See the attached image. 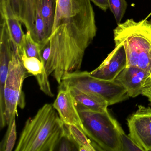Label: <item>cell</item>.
Segmentation results:
<instances>
[{
	"mask_svg": "<svg viewBox=\"0 0 151 151\" xmlns=\"http://www.w3.org/2000/svg\"><path fill=\"white\" fill-rule=\"evenodd\" d=\"M67 131L52 104L46 103L25 122L15 151H56Z\"/></svg>",
	"mask_w": 151,
	"mask_h": 151,
	"instance_id": "1",
	"label": "cell"
},
{
	"mask_svg": "<svg viewBox=\"0 0 151 151\" xmlns=\"http://www.w3.org/2000/svg\"><path fill=\"white\" fill-rule=\"evenodd\" d=\"M62 25H66L70 37L86 51L97 31L91 0H56L52 32Z\"/></svg>",
	"mask_w": 151,
	"mask_h": 151,
	"instance_id": "2",
	"label": "cell"
},
{
	"mask_svg": "<svg viewBox=\"0 0 151 151\" xmlns=\"http://www.w3.org/2000/svg\"><path fill=\"white\" fill-rule=\"evenodd\" d=\"M115 45L122 44L127 56V67L146 71L151 78V20L138 22L128 19L114 30Z\"/></svg>",
	"mask_w": 151,
	"mask_h": 151,
	"instance_id": "3",
	"label": "cell"
},
{
	"mask_svg": "<svg viewBox=\"0 0 151 151\" xmlns=\"http://www.w3.org/2000/svg\"><path fill=\"white\" fill-rule=\"evenodd\" d=\"M48 38L51 51L46 71L60 84L64 75L80 70L85 51L70 37L66 25L59 26Z\"/></svg>",
	"mask_w": 151,
	"mask_h": 151,
	"instance_id": "4",
	"label": "cell"
},
{
	"mask_svg": "<svg viewBox=\"0 0 151 151\" xmlns=\"http://www.w3.org/2000/svg\"><path fill=\"white\" fill-rule=\"evenodd\" d=\"M76 106L86 135L99 151H122L120 133L123 129L109 114L108 109L97 112L89 110L77 103Z\"/></svg>",
	"mask_w": 151,
	"mask_h": 151,
	"instance_id": "5",
	"label": "cell"
},
{
	"mask_svg": "<svg viewBox=\"0 0 151 151\" xmlns=\"http://www.w3.org/2000/svg\"><path fill=\"white\" fill-rule=\"evenodd\" d=\"M60 85L95 94L105 100L109 106L122 102L129 97L126 89L115 80L98 78L87 71L79 70L66 74Z\"/></svg>",
	"mask_w": 151,
	"mask_h": 151,
	"instance_id": "6",
	"label": "cell"
},
{
	"mask_svg": "<svg viewBox=\"0 0 151 151\" xmlns=\"http://www.w3.org/2000/svg\"><path fill=\"white\" fill-rule=\"evenodd\" d=\"M28 73L14 47L4 89L5 117L7 125L14 116H18V107L22 109L25 107V96L22 86Z\"/></svg>",
	"mask_w": 151,
	"mask_h": 151,
	"instance_id": "7",
	"label": "cell"
},
{
	"mask_svg": "<svg viewBox=\"0 0 151 151\" xmlns=\"http://www.w3.org/2000/svg\"><path fill=\"white\" fill-rule=\"evenodd\" d=\"M129 135L144 151H151V108L142 105L127 119Z\"/></svg>",
	"mask_w": 151,
	"mask_h": 151,
	"instance_id": "8",
	"label": "cell"
},
{
	"mask_svg": "<svg viewBox=\"0 0 151 151\" xmlns=\"http://www.w3.org/2000/svg\"><path fill=\"white\" fill-rule=\"evenodd\" d=\"M0 38V128L7 125L5 117V102L4 89L8 75L9 63L14 50L7 27L5 22L1 20Z\"/></svg>",
	"mask_w": 151,
	"mask_h": 151,
	"instance_id": "9",
	"label": "cell"
},
{
	"mask_svg": "<svg viewBox=\"0 0 151 151\" xmlns=\"http://www.w3.org/2000/svg\"><path fill=\"white\" fill-rule=\"evenodd\" d=\"M125 48L122 44L115 45L114 49L108 55L99 67L92 71L91 75L101 79L114 80L127 67Z\"/></svg>",
	"mask_w": 151,
	"mask_h": 151,
	"instance_id": "10",
	"label": "cell"
},
{
	"mask_svg": "<svg viewBox=\"0 0 151 151\" xmlns=\"http://www.w3.org/2000/svg\"><path fill=\"white\" fill-rule=\"evenodd\" d=\"M52 105L65 124L76 125L85 133L76 101L69 88L60 87L57 97Z\"/></svg>",
	"mask_w": 151,
	"mask_h": 151,
	"instance_id": "11",
	"label": "cell"
},
{
	"mask_svg": "<svg viewBox=\"0 0 151 151\" xmlns=\"http://www.w3.org/2000/svg\"><path fill=\"white\" fill-rule=\"evenodd\" d=\"M150 75L146 71L136 67H126L115 80L126 91L129 97L135 98L141 94L147 79Z\"/></svg>",
	"mask_w": 151,
	"mask_h": 151,
	"instance_id": "12",
	"label": "cell"
},
{
	"mask_svg": "<svg viewBox=\"0 0 151 151\" xmlns=\"http://www.w3.org/2000/svg\"><path fill=\"white\" fill-rule=\"evenodd\" d=\"M0 12L1 20L6 23L13 45L17 53L21 54L24 48L23 43L25 35L22 29V22L15 17L9 7L4 2H0Z\"/></svg>",
	"mask_w": 151,
	"mask_h": 151,
	"instance_id": "13",
	"label": "cell"
},
{
	"mask_svg": "<svg viewBox=\"0 0 151 151\" xmlns=\"http://www.w3.org/2000/svg\"><path fill=\"white\" fill-rule=\"evenodd\" d=\"M69 89L77 104L92 111L102 112L108 110V104L101 97L75 88Z\"/></svg>",
	"mask_w": 151,
	"mask_h": 151,
	"instance_id": "14",
	"label": "cell"
},
{
	"mask_svg": "<svg viewBox=\"0 0 151 151\" xmlns=\"http://www.w3.org/2000/svg\"><path fill=\"white\" fill-rule=\"evenodd\" d=\"M68 132L79 151H97V147L91 140L78 127L66 124Z\"/></svg>",
	"mask_w": 151,
	"mask_h": 151,
	"instance_id": "15",
	"label": "cell"
},
{
	"mask_svg": "<svg viewBox=\"0 0 151 151\" xmlns=\"http://www.w3.org/2000/svg\"><path fill=\"white\" fill-rule=\"evenodd\" d=\"M55 3L54 0H40V12L44 22L47 37L51 36L53 27Z\"/></svg>",
	"mask_w": 151,
	"mask_h": 151,
	"instance_id": "16",
	"label": "cell"
},
{
	"mask_svg": "<svg viewBox=\"0 0 151 151\" xmlns=\"http://www.w3.org/2000/svg\"><path fill=\"white\" fill-rule=\"evenodd\" d=\"M19 55L29 74L33 75L36 77L45 71L44 63L36 57H29L26 54L24 48Z\"/></svg>",
	"mask_w": 151,
	"mask_h": 151,
	"instance_id": "17",
	"label": "cell"
},
{
	"mask_svg": "<svg viewBox=\"0 0 151 151\" xmlns=\"http://www.w3.org/2000/svg\"><path fill=\"white\" fill-rule=\"evenodd\" d=\"M16 116L11 119L7 125L6 132L0 143V151H12L14 147L17 138Z\"/></svg>",
	"mask_w": 151,
	"mask_h": 151,
	"instance_id": "18",
	"label": "cell"
},
{
	"mask_svg": "<svg viewBox=\"0 0 151 151\" xmlns=\"http://www.w3.org/2000/svg\"><path fill=\"white\" fill-rule=\"evenodd\" d=\"M23 46L29 57H36L42 61L40 45L33 39L30 32H27V33L24 35Z\"/></svg>",
	"mask_w": 151,
	"mask_h": 151,
	"instance_id": "19",
	"label": "cell"
},
{
	"mask_svg": "<svg viewBox=\"0 0 151 151\" xmlns=\"http://www.w3.org/2000/svg\"><path fill=\"white\" fill-rule=\"evenodd\" d=\"M109 9L111 11L117 24L121 21L126 12L127 3L126 0H108Z\"/></svg>",
	"mask_w": 151,
	"mask_h": 151,
	"instance_id": "20",
	"label": "cell"
},
{
	"mask_svg": "<svg viewBox=\"0 0 151 151\" xmlns=\"http://www.w3.org/2000/svg\"><path fill=\"white\" fill-rule=\"evenodd\" d=\"M35 32L36 42L38 44L44 42L47 39L45 29V24L40 12V1L36 13L35 21Z\"/></svg>",
	"mask_w": 151,
	"mask_h": 151,
	"instance_id": "21",
	"label": "cell"
},
{
	"mask_svg": "<svg viewBox=\"0 0 151 151\" xmlns=\"http://www.w3.org/2000/svg\"><path fill=\"white\" fill-rule=\"evenodd\" d=\"M120 138L122 142V151H144L143 148L129 135L125 134L123 129L120 133Z\"/></svg>",
	"mask_w": 151,
	"mask_h": 151,
	"instance_id": "22",
	"label": "cell"
},
{
	"mask_svg": "<svg viewBox=\"0 0 151 151\" xmlns=\"http://www.w3.org/2000/svg\"><path fill=\"white\" fill-rule=\"evenodd\" d=\"M57 150L59 151H78L76 146L68 132V129L67 132L60 140L56 151Z\"/></svg>",
	"mask_w": 151,
	"mask_h": 151,
	"instance_id": "23",
	"label": "cell"
},
{
	"mask_svg": "<svg viewBox=\"0 0 151 151\" xmlns=\"http://www.w3.org/2000/svg\"><path fill=\"white\" fill-rule=\"evenodd\" d=\"M95 6L103 11L106 12L109 8L108 0H91Z\"/></svg>",
	"mask_w": 151,
	"mask_h": 151,
	"instance_id": "24",
	"label": "cell"
},
{
	"mask_svg": "<svg viewBox=\"0 0 151 151\" xmlns=\"http://www.w3.org/2000/svg\"><path fill=\"white\" fill-rule=\"evenodd\" d=\"M141 95L147 97L151 105V86L145 87L142 91Z\"/></svg>",
	"mask_w": 151,
	"mask_h": 151,
	"instance_id": "25",
	"label": "cell"
},
{
	"mask_svg": "<svg viewBox=\"0 0 151 151\" xmlns=\"http://www.w3.org/2000/svg\"><path fill=\"white\" fill-rule=\"evenodd\" d=\"M151 86V78L147 79L146 82L145 84V86H144V88L147 87V86Z\"/></svg>",
	"mask_w": 151,
	"mask_h": 151,
	"instance_id": "26",
	"label": "cell"
},
{
	"mask_svg": "<svg viewBox=\"0 0 151 151\" xmlns=\"http://www.w3.org/2000/svg\"><path fill=\"white\" fill-rule=\"evenodd\" d=\"M54 1L55 2V3H56V0H54Z\"/></svg>",
	"mask_w": 151,
	"mask_h": 151,
	"instance_id": "27",
	"label": "cell"
}]
</instances>
